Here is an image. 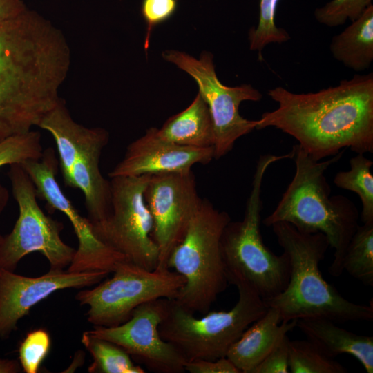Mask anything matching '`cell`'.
I'll return each mask as SVG.
<instances>
[{
    "label": "cell",
    "mask_w": 373,
    "mask_h": 373,
    "mask_svg": "<svg viewBox=\"0 0 373 373\" xmlns=\"http://www.w3.org/2000/svg\"><path fill=\"white\" fill-rule=\"evenodd\" d=\"M350 170L336 174L334 183L338 188L356 193L362 204V222H373V162L364 154L358 153L350 159Z\"/></svg>",
    "instance_id": "cell-24"
},
{
    "label": "cell",
    "mask_w": 373,
    "mask_h": 373,
    "mask_svg": "<svg viewBox=\"0 0 373 373\" xmlns=\"http://www.w3.org/2000/svg\"><path fill=\"white\" fill-rule=\"evenodd\" d=\"M279 1L260 0L258 25L248 32L249 48L258 51L260 59H262L261 52L267 45L285 43L291 38L289 32L278 27L275 21Z\"/></svg>",
    "instance_id": "cell-28"
},
{
    "label": "cell",
    "mask_w": 373,
    "mask_h": 373,
    "mask_svg": "<svg viewBox=\"0 0 373 373\" xmlns=\"http://www.w3.org/2000/svg\"><path fill=\"white\" fill-rule=\"evenodd\" d=\"M297 320L282 321L278 311L268 307L230 347L226 357L241 373L251 371L296 327Z\"/></svg>",
    "instance_id": "cell-18"
},
{
    "label": "cell",
    "mask_w": 373,
    "mask_h": 373,
    "mask_svg": "<svg viewBox=\"0 0 373 373\" xmlns=\"http://www.w3.org/2000/svg\"><path fill=\"white\" fill-rule=\"evenodd\" d=\"M213 159V149L182 146L162 138L157 128L132 142L123 158L108 173L111 178L192 171L196 164H207Z\"/></svg>",
    "instance_id": "cell-16"
},
{
    "label": "cell",
    "mask_w": 373,
    "mask_h": 373,
    "mask_svg": "<svg viewBox=\"0 0 373 373\" xmlns=\"http://www.w3.org/2000/svg\"><path fill=\"white\" fill-rule=\"evenodd\" d=\"M2 240H3V236L0 235V245L1 244Z\"/></svg>",
    "instance_id": "cell-36"
},
{
    "label": "cell",
    "mask_w": 373,
    "mask_h": 373,
    "mask_svg": "<svg viewBox=\"0 0 373 373\" xmlns=\"http://www.w3.org/2000/svg\"><path fill=\"white\" fill-rule=\"evenodd\" d=\"M289 338L285 335L281 341L250 373H288Z\"/></svg>",
    "instance_id": "cell-32"
},
{
    "label": "cell",
    "mask_w": 373,
    "mask_h": 373,
    "mask_svg": "<svg viewBox=\"0 0 373 373\" xmlns=\"http://www.w3.org/2000/svg\"><path fill=\"white\" fill-rule=\"evenodd\" d=\"M291 158V151L279 155L266 154L259 157L243 219L231 220L221 237V254L228 283L235 286L245 285L263 300L271 298L285 289L290 266L285 252L276 255L262 240V184L266 171L273 163Z\"/></svg>",
    "instance_id": "cell-5"
},
{
    "label": "cell",
    "mask_w": 373,
    "mask_h": 373,
    "mask_svg": "<svg viewBox=\"0 0 373 373\" xmlns=\"http://www.w3.org/2000/svg\"><path fill=\"white\" fill-rule=\"evenodd\" d=\"M27 8L24 0H0V21L15 17Z\"/></svg>",
    "instance_id": "cell-34"
},
{
    "label": "cell",
    "mask_w": 373,
    "mask_h": 373,
    "mask_svg": "<svg viewBox=\"0 0 373 373\" xmlns=\"http://www.w3.org/2000/svg\"><path fill=\"white\" fill-rule=\"evenodd\" d=\"M345 149L331 158L316 161L299 145L292 147L296 170L275 209L262 220L267 227L279 222L301 232L322 233L334 249L328 271L334 277L343 272V261L350 240L358 226L356 205L343 195L331 196L325 172L343 156Z\"/></svg>",
    "instance_id": "cell-3"
},
{
    "label": "cell",
    "mask_w": 373,
    "mask_h": 373,
    "mask_svg": "<svg viewBox=\"0 0 373 373\" xmlns=\"http://www.w3.org/2000/svg\"><path fill=\"white\" fill-rule=\"evenodd\" d=\"M157 131L162 138L182 146L208 148L214 143L211 114L199 93L186 108L169 117Z\"/></svg>",
    "instance_id": "cell-20"
},
{
    "label": "cell",
    "mask_w": 373,
    "mask_h": 373,
    "mask_svg": "<svg viewBox=\"0 0 373 373\" xmlns=\"http://www.w3.org/2000/svg\"><path fill=\"white\" fill-rule=\"evenodd\" d=\"M144 200L153 220L152 235L158 249L156 268L166 269L171 251L184 238L202 200L194 173L151 175Z\"/></svg>",
    "instance_id": "cell-13"
},
{
    "label": "cell",
    "mask_w": 373,
    "mask_h": 373,
    "mask_svg": "<svg viewBox=\"0 0 373 373\" xmlns=\"http://www.w3.org/2000/svg\"><path fill=\"white\" fill-rule=\"evenodd\" d=\"M19 372H21V365L18 361L0 358V373H17Z\"/></svg>",
    "instance_id": "cell-35"
},
{
    "label": "cell",
    "mask_w": 373,
    "mask_h": 373,
    "mask_svg": "<svg viewBox=\"0 0 373 373\" xmlns=\"http://www.w3.org/2000/svg\"><path fill=\"white\" fill-rule=\"evenodd\" d=\"M372 0H332L314 12L318 22L328 27L344 24L358 19L372 4Z\"/></svg>",
    "instance_id": "cell-29"
},
{
    "label": "cell",
    "mask_w": 373,
    "mask_h": 373,
    "mask_svg": "<svg viewBox=\"0 0 373 373\" xmlns=\"http://www.w3.org/2000/svg\"><path fill=\"white\" fill-rule=\"evenodd\" d=\"M70 63L63 33L37 12L0 21V142L39 126L60 100Z\"/></svg>",
    "instance_id": "cell-1"
},
{
    "label": "cell",
    "mask_w": 373,
    "mask_h": 373,
    "mask_svg": "<svg viewBox=\"0 0 373 373\" xmlns=\"http://www.w3.org/2000/svg\"><path fill=\"white\" fill-rule=\"evenodd\" d=\"M43 154L41 135L30 131L11 136L0 142V167L22 164L28 160H37ZM9 200L8 189L0 184V216Z\"/></svg>",
    "instance_id": "cell-26"
},
{
    "label": "cell",
    "mask_w": 373,
    "mask_h": 373,
    "mask_svg": "<svg viewBox=\"0 0 373 373\" xmlns=\"http://www.w3.org/2000/svg\"><path fill=\"white\" fill-rule=\"evenodd\" d=\"M333 57L356 72L368 69L373 61V5L341 32L334 35L329 44Z\"/></svg>",
    "instance_id": "cell-21"
},
{
    "label": "cell",
    "mask_w": 373,
    "mask_h": 373,
    "mask_svg": "<svg viewBox=\"0 0 373 373\" xmlns=\"http://www.w3.org/2000/svg\"><path fill=\"white\" fill-rule=\"evenodd\" d=\"M289 369L291 373H346V367L323 352L309 340L289 341Z\"/></svg>",
    "instance_id": "cell-27"
},
{
    "label": "cell",
    "mask_w": 373,
    "mask_h": 373,
    "mask_svg": "<svg viewBox=\"0 0 373 373\" xmlns=\"http://www.w3.org/2000/svg\"><path fill=\"white\" fill-rule=\"evenodd\" d=\"M177 0H142L141 13L146 25L144 49L149 47V41L154 28L167 21L177 9Z\"/></svg>",
    "instance_id": "cell-31"
},
{
    "label": "cell",
    "mask_w": 373,
    "mask_h": 373,
    "mask_svg": "<svg viewBox=\"0 0 373 373\" xmlns=\"http://www.w3.org/2000/svg\"><path fill=\"white\" fill-rule=\"evenodd\" d=\"M238 300L229 311H209L202 318L169 300L166 315L159 325L161 337L187 361L226 357L242 333L267 311L263 299L245 285L236 286Z\"/></svg>",
    "instance_id": "cell-7"
},
{
    "label": "cell",
    "mask_w": 373,
    "mask_h": 373,
    "mask_svg": "<svg viewBox=\"0 0 373 373\" xmlns=\"http://www.w3.org/2000/svg\"><path fill=\"white\" fill-rule=\"evenodd\" d=\"M108 274L102 271L71 272L50 269L44 275L28 277L0 268V338H9L32 307L55 291L91 287Z\"/></svg>",
    "instance_id": "cell-15"
},
{
    "label": "cell",
    "mask_w": 373,
    "mask_h": 373,
    "mask_svg": "<svg viewBox=\"0 0 373 373\" xmlns=\"http://www.w3.org/2000/svg\"><path fill=\"white\" fill-rule=\"evenodd\" d=\"M21 165L34 183L37 198L44 200L48 209L65 214L72 224L78 247L68 271H102L110 274L121 263L128 261L95 236L90 220L82 217L64 195L55 178L58 160L53 149L44 150L39 160H28Z\"/></svg>",
    "instance_id": "cell-12"
},
{
    "label": "cell",
    "mask_w": 373,
    "mask_h": 373,
    "mask_svg": "<svg viewBox=\"0 0 373 373\" xmlns=\"http://www.w3.org/2000/svg\"><path fill=\"white\" fill-rule=\"evenodd\" d=\"M231 220L227 212L202 200L184 238L169 257L167 267L185 279L174 300L193 314L209 312L218 295L227 287L220 240Z\"/></svg>",
    "instance_id": "cell-6"
},
{
    "label": "cell",
    "mask_w": 373,
    "mask_h": 373,
    "mask_svg": "<svg viewBox=\"0 0 373 373\" xmlns=\"http://www.w3.org/2000/svg\"><path fill=\"white\" fill-rule=\"evenodd\" d=\"M81 342L93 358L88 369L90 373L145 372L123 348L113 342L94 336L88 331L83 332Z\"/></svg>",
    "instance_id": "cell-23"
},
{
    "label": "cell",
    "mask_w": 373,
    "mask_h": 373,
    "mask_svg": "<svg viewBox=\"0 0 373 373\" xmlns=\"http://www.w3.org/2000/svg\"><path fill=\"white\" fill-rule=\"evenodd\" d=\"M102 153L79 155L73 164L66 185L79 189L84 193L88 219L95 222L104 219L111 204V181L102 175Z\"/></svg>",
    "instance_id": "cell-22"
},
{
    "label": "cell",
    "mask_w": 373,
    "mask_h": 373,
    "mask_svg": "<svg viewBox=\"0 0 373 373\" xmlns=\"http://www.w3.org/2000/svg\"><path fill=\"white\" fill-rule=\"evenodd\" d=\"M150 175L112 178L111 209L104 219L90 224L95 236L107 247L128 261L153 270L158 264V249L144 200Z\"/></svg>",
    "instance_id": "cell-10"
},
{
    "label": "cell",
    "mask_w": 373,
    "mask_h": 373,
    "mask_svg": "<svg viewBox=\"0 0 373 373\" xmlns=\"http://www.w3.org/2000/svg\"><path fill=\"white\" fill-rule=\"evenodd\" d=\"M296 326L328 356L351 355L367 373L373 372L372 336L356 334L337 326L335 322L321 318H300Z\"/></svg>",
    "instance_id": "cell-19"
},
{
    "label": "cell",
    "mask_w": 373,
    "mask_h": 373,
    "mask_svg": "<svg viewBox=\"0 0 373 373\" xmlns=\"http://www.w3.org/2000/svg\"><path fill=\"white\" fill-rule=\"evenodd\" d=\"M111 278L79 291L75 299L88 306L94 326L115 327L127 321L139 305L158 298L175 299L184 278L169 268L149 270L130 261L121 263Z\"/></svg>",
    "instance_id": "cell-8"
},
{
    "label": "cell",
    "mask_w": 373,
    "mask_h": 373,
    "mask_svg": "<svg viewBox=\"0 0 373 373\" xmlns=\"http://www.w3.org/2000/svg\"><path fill=\"white\" fill-rule=\"evenodd\" d=\"M38 126L54 137L66 184L77 158L81 155L102 153L109 140L106 130L88 128L77 123L62 99L44 116Z\"/></svg>",
    "instance_id": "cell-17"
},
{
    "label": "cell",
    "mask_w": 373,
    "mask_h": 373,
    "mask_svg": "<svg viewBox=\"0 0 373 373\" xmlns=\"http://www.w3.org/2000/svg\"><path fill=\"white\" fill-rule=\"evenodd\" d=\"M49 334L44 329L32 331L26 335L19 347V358L26 373H37L50 347Z\"/></svg>",
    "instance_id": "cell-30"
},
{
    "label": "cell",
    "mask_w": 373,
    "mask_h": 373,
    "mask_svg": "<svg viewBox=\"0 0 373 373\" xmlns=\"http://www.w3.org/2000/svg\"><path fill=\"white\" fill-rule=\"evenodd\" d=\"M8 175L19 216L10 233L3 236L0 268L15 271L23 257L35 251L48 260L51 269L69 266L76 249L61 240L63 224L41 210L35 184L21 164L10 165Z\"/></svg>",
    "instance_id": "cell-9"
},
{
    "label": "cell",
    "mask_w": 373,
    "mask_h": 373,
    "mask_svg": "<svg viewBox=\"0 0 373 373\" xmlns=\"http://www.w3.org/2000/svg\"><path fill=\"white\" fill-rule=\"evenodd\" d=\"M185 371L190 373H241L227 357L214 361L195 360L187 361Z\"/></svg>",
    "instance_id": "cell-33"
},
{
    "label": "cell",
    "mask_w": 373,
    "mask_h": 373,
    "mask_svg": "<svg viewBox=\"0 0 373 373\" xmlns=\"http://www.w3.org/2000/svg\"><path fill=\"white\" fill-rule=\"evenodd\" d=\"M169 299L158 298L137 307L129 320L115 327L94 326L88 332L123 348L136 362L157 373H182L186 361L159 332Z\"/></svg>",
    "instance_id": "cell-14"
},
{
    "label": "cell",
    "mask_w": 373,
    "mask_h": 373,
    "mask_svg": "<svg viewBox=\"0 0 373 373\" xmlns=\"http://www.w3.org/2000/svg\"><path fill=\"white\" fill-rule=\"evenodd\" d=\"M278 106L262 113L256 130L274 127L294 137L316 161L346 148L373 153V73L354 75L315 93L276 86L267 92Z\"/></svg>",
    "instance_id": "cell-2"
},
{
    "label": "cell",
    "mask_w": 373,
    "mask_h": 373,
    "mask_svg": "<svg viewBox=\"0 0 373 373\" xmlns=\"http://www.w3.org/2000/svg\"><path fill=\"white\" fill-rule=\"evenodd\" d=\"M271 227L288 256L290 274L285 289L263 300L267 307L278 311L282 321L303 318H325L336 323L373 320L372 300L370 305L352 303L324 279L319 265L329 247L324 234L301 232L286 222Z\"/></svg>",
    "instance_id": "cell-4"
},
{
    "label": "cell",
    "mask_w": 373,
    "mask_h": 373,
    "mask_svg": "<svg viewBox=\"0 0 373 373\" xmlns=\"http://www.w3.org/2000/svg\"><path fill=\"white\" fill-rule=\"evenodd\" d=\"M162 57L191 75L196 82L199 93L207 103L214 130V159L218 160L233 148L240 137L256 129L258 121L242 117L239 106L244 101L258 102L262 93L251 84L227 86L216 73L213 55L202 52L200 58L178 50H166Z\"/></svg>",
    "instance_id": "cell-11"
},
{
    "label": "cell",
    "mask_w": 373,
    "mask_h": 373,
    "mask_svg": "<svg viewBox=\"0 0 373 373\" xmlns=\"http://www.w3.org/2000/svg\"><path fill=\"white\" fill-rule=\"evenodd\" d=\"M343 268L363 284L373 286V222L358 224L347 247Z\"/></svg>",
    "instance_id": "cell-25"
}]
</instances>
